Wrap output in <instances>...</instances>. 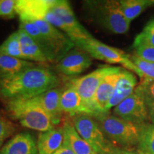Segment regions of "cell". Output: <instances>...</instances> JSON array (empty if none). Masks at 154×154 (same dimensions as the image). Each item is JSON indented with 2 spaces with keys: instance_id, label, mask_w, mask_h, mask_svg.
<instances>
[{
  "instance_id": "7c38bea8",
  "label": "cell",
  "mask_w": 154,
  "mask_h": 154,
  "mask_svg": "<svg viewBox=\"0 0 154 154\" xmlns=\"http://www.w3.org/2000/svg\"><path fill=\"white\" fill-rule=\"evenodd\" d=\"M91 64L92 58L85 51L75 47L58 61L56 69L64 76H76L85 72Z\"/></svg>"
},
{
  "instance_id": "603a6c76",
  "label": "cell",
  "mask_w": 154,
  "mask_h": 154,
  "mask_svg": "<svg viewBox=\"0 0 154 154\" xmlns=\"http://www.w3.org/2000/svg\"><path fill=\"white\" fill-rule=\"evenodd\" d=\"M120 8L128 22H131L146 9L154 5V0H121Z\"/></svg>"
},
{
  "instance_id": "83f0119b",
  "label": "cell",
  "mask_w": 154,
  "mask_h": 154,
  "mask_svg": "<svg viewBox=\"0 0 154 154\" xmlns=\"http://www.w3.org/2000/svg\"><path fill=\"white\" fill-rule=\"evenodd\" d=\"M14 124L8 119L0 114V148L7 139L15 132Z\"/></svg>"
},
{
  "instance_id": "9c48e42d",
  "label": "cell",
  "mask_w": 154,
  "mask_h": 154,
  "mask_svg": "<svg viewBox=\"0 0 154 154\" xmlns=\"http://www.w3.org/2000/svg\"><path fill=\"white\" fill-rule=\"evenodd\" d=\"M113 114L138 126L150 124L143 96L138 88L113 109Z\"/></svg>"
},
{
  "instance_id": "d4e9b609",
  "label": "cell",
  "mask_w": 154,
  "mask_h": 154,
  "mask_svg": "<svg viewBox=\"0 0 154 154\" xmlns=\"http://www.w3.org/2000/svg\"><path fill=\"white\" fill-rule=\"evenodd\" d=\"M0 54L23 59L18 32L11 34L0 45Z\"/></svg>"
},
{
  "instance_id": "e0dca14e",
  "label": "cell",
  "mask_w": 154,
  "mask_h": 154,
  "mask_svg": "<svg viewBox=\"0 0 154 154\" xmlns=\"http://www.w3.org/2000/svg\"><path fill=\"white\" fill-rule=\"evenodd\" d=\"M17 32L19 34L21 51L24 60L39 63L49 62L39 46L26 32L21 29H19Z\"/></svg>"
},
{
  "instance_id": "7402d4cb",
  "label": "cell",
  "mask_w": 154,
  "mask_h": 154,
  "mask_svg": "<svg viewBox=\"0 0 154 154\" xmlns=\"http://www.w3.org/2000/svg\"><path fill=\"white\" fill-rule=\"evenodd\" d=\"M19 21H20V23H19V29L24 30L25 32H26L31 37L33 38L43 51L49 62H54L51 50H50L49 46H48L47 42L44 38V35L35 23L29 20V19L23 18H19Z\"/></svg>"
},
{
  "instance_id": "ac0fdd59",
  "label": "cell",
  "mask_w": 154,
  "mask_h": 154,
  "mask_svg": "<svg viewBox=\"0 0 154 154\" xmlns=\"http://www.w3.org/2000/svg\"><path fill=\"white\" fill-rule=\"evenodd\" d=\"M60 108L61 112L71 117L84 114L82 99L76 88L70 83L66 88H63L60 99Z\"/></svg>"
},
{
  "instance_id": "8992f818",
  "label": "cell",
  "mask_w": 154,
  "mask_h": 154,
  "mask_svg": "<svg viewBox=\"0 0 154 154\" xmlns=\"http://www.w3.org/2000/svg\"><path fill=\"white\" fill-rule=\"evenodd\" d=\"M116 66H102L80 78L72 79L70 84L76 88L82 101L84 114L95 118L96 111L94 105L95 95L101 81L115 70Z\"/></svg>"
},
{
  "instance_id": "cb8c5ba5",
  "label": "cell",
  "mask_w": 154,
  "mask_h": 154,
  "mask_svg": "<svg viewBox=\"0 0 154 154\" xmlns=\"http://www.w3.org/2000/svg\"><path fill=\"white\" fill-rule=\"evenodd\" d=\"M137 150L143 154H154V126L148 124L141 126Z\"/></svg>"
},
{
  "instance_id": "52a82bcc",
  "label": "cell",
  "mask_w": 154,
  "mask_h": 154,
  "mask_svg": "<svg viewBox=\"0 0 154 154\" xmlns=\"http://www.w3.org/2000/svg\"><path fill=\"white\" fill-rule=\"evenodd\" d=\"M72 122L81 137L91 146L96 154H109L115 147L94 117L86 114L76 115L72 117Z\"/></svg>"
},
{
  "instance_id": "836d02e7",
  "label": "cell",
  "mask_w": 154,
  "mask_h": 154,
  "mask_svg": "<svg viewBox=\"0 0 154 154\" xmlns=\"http://www.w3.org/2000/svg\"><path fill=\"white\" fill-rule=\"evenodd\" d=\"M54 154H75L72 149L69 147L66 141H63L62 146L57 150Z\"/></svg>"
},
{
  "instance_id": "6da1fadb",
  "label": "cell",
  "mask_w": 154,
  "mask_h": 154,
  "mask_svg": "<svg viewBox=\"0 0 154 154\" xmlns=\"http://www.w3.org/2000/svg\"><path fill=\"white\" fill-rule=\"evenodd\" d=\"M57 74L46 67L34 66L19 74L0 78V96L4 100L32 99L59 87Z\"/></svg>"
},
{
  "instance_id": "44dd1931",
  "label": "cell",
  "mask_w": 154,
  "mask_h": 154,
  "mask_svg": "<svg viewBox=\"0 0 154 154\" xmlns=\"http://www.w3.org/2000/svg\"><path fill=\"white\" fill-rule=\"evenodd\" d=\"M34 66L36 63L32 61L0 54V78L14 76Z\"/></svg>"
},
{
  "instance_id": "ffe728a7",
  "label": "cell",
  "mask_w": 154,
  "mask_h": 154,
  "mask_svg": "<svg viewBox=\"0 0 154 154\" xmlns=\"http://www.w3.org/2000/svg\"><path fill=\"white\" fill-rule=\"evenodd\" d=\"M64 140L75 154H96L91 146L81 137L71 121H64L62 127Z\"/></svg>"
},
{
  "instance_id": "4dcf8cb0",
  "label": "cell",
  "mask_w": 154,
  "mask_h": 154,
  "mask_svg": "<svg viewBox=\"0 0 154 154\" xmlns=\"http://www.w3.org/2000/svg\"><path fill=\"white\" fill-rule=\"evenodd\" d=\"M144 95L154 101V80H143L137 86Z\"/></svg>"
},
{
  "instance_id": "5b68a950",
  "label": "cell",
  "mask_w": 154,
  "mask_h": 154,
  "mask_svg": "<svg viewBox=\"0 0 154 154\" xmlns=\"http://www.w3.org/2000/svg\"><path fill=\"white\" fill-rule=\"evenodd\" d=\"M74 44L75 47L85 51L92 59L113 64L119 63L122 65L127 70L137 74L140 78L139 70L132 62L131 56L127 54L122 50L107 45L96 39L93 36L85 39L74 42Z\"/></svg>"
},
{
  "instance_id": "8fae6325",
  "label": "cell",
  "mask_w": 154,
  "mask_h": 154,
  "mask_svg": "<svg viewBox=\"0 0 154 154\" xmlns=\"http://www.w3.org/2000/svg\"><path fill=\"white\" fill-rule=\"evenodd\" d=\"M51 10L63 21L67 29L66 35L72 42L85 39L92 35L79 22L70 3L66 0H55Z\"/></svg>"
},
{
  "instance_id": "d6a6232c",
  "label": "cell",
  "mask_w": 154,
  "mask_h": 154,
  "mask_svg": "<svg viewBox=\"0 0 154 154\" xmlns=\"http://www.w3.org/2000/svg\"><path fill=\"white\" fill-rule=\"evenodd\" d=\"M109 154H143L140 153L138 151H133V150H128V149H121V148H119L115 146L113 149L111 150V153Z\"/></svg>"
},
{
  "instance_id": "7a4b0ae2",
  "label": "cell",
  "mask_w": 154,
  "mask_h": 154,
  "mask_svg": "<svg viewBox=\"0 0 154 154\" xmlns=\"http://www.w3.org/2000/svg\"><path fill=\"white\" fill-rule=\"evenodd\" d=\"M5 109L11 119L25 128L40 132L54 128L52 119L34 98L6 101Z\"/></svg>"
},
{
  "instance_id": "484cf974",
  "label": "cell",
  "mask_w": 154,
  "mask_h": 154,
  "mask_svg": "<svg viewBox=\"0 0 154 154\" xmlns=\"http://www.w3.org/2000/svg\"><path fill=\"white\" fill-rule=\"evenodd\" d=\"M154 47V19L149 21L140 34L135 38L133 47Z\"/></svg>"
},
{
  "instance_id": "4fadbf2b",
  "label": "cell",
  "mask_w": 154,
  "mask_h": 154,
  "mask_svg": "<svg viewBox=\"0 0 154 154\" xmlns=\"http://www.w3.org/2000/svg\"><path fill=\"white\" fill-rule=\"evenodd\" d=\"M123 69L124 68L122 67L116 66L115 70L106 76L99 84L94 99V105L96 111L95 118L108 113L106 112V107L112 97Z\"/></svg>"
},
{
  "instance_id": "1f68e13d",
  "label": "cell",
  "mask_w": 154,
  "mask_h": 154,
  "mask_svg": "<svg viewBox=\"0 0 154 154\" xmlns=\"http://www.w3.org/2000/svg\"><path fill=\"white\" fill-rule=\"evenodd\" d=\"M136 88H138V91L141 93L142 96H143L144 101H145L146 107H147L148 113H149L150 124H151L152 125H153L154 126V101L153 100H152L151 98H149V96L144 95V94L140 91V89L138 87Z\"/></svg>"
},
{
  "instance_id": "30bf717a",
  "label": "cell",
  "mask_w": 154,
  "mask_h": 154,
  "mask_svg": "<svg viewBox=\"0 0 154 154\" xmlns=\"http://www.w3.org/2000/svg\"><path fill=\"white\" fill-rule=\"evenodd\" d=\"M29 19L35 23L42 32L51 50L54 62L57 63L69 51L76 47L72 40L64 32L54 26L53 25L50 24L46 21L36 19Z\"/></svg>"
},
{
  "instance_id": "277c9868",
  "label": "cell",
  "mask_w": 154,
  "mask_h": 154,
  "mask_svg": "<svg viewBox=\"0 0 154 154\" xmlns=\"http://www.w3.org/2000/svg\"><path fill=\"white\" fill-rule=\"evenodd\" d=\"M84 5L96 22L109 32L123 34L129 30L131 22L123 14L119 1H86Z\"/></svg>"
},
{
  "instance_id": "f1b7e54d",
  "label": "cell",
  "mask_w": 154,
  "mask_h": 154,
  "mask_svg": "<svg viewBox=\"0 0 154 154\" xmlns=\"http://www.w3.org/2000/svg\"><path fill=\"white\" fill-rule=\"evenodd\" d=\"M17 15V1L0 0V17L5 19H13Z\"/></svg>"
},
{
  "instance_id": "2e32d148",
  "label": "cell",
  "mask_w": 154,
  "mask_h": 154,
  "mask_svg": "<svg viewBox=\"0 0 154 154\" xmlns=\"http://www.w3.org/2000/svg\"><path fill=\"white\" fill-rule=\"evenodd\" d=\"M63 91V88L59 86L34 97L36 101L51 116L55 125L60 123L63 114L60 108V99Z\"/></svg>"
},
{
  "instance_id": "d6986e66",
  "label": "cell",
  "mask_w": 154,
  "mask_h": 154,
  "mask_svg": "<svg viewBox=\"0 0 154 154\" xmlns=\"http://www.w3.org/2000/svg\"><path fill=\"white\" fill-rule=\"evenodd\" d=\"M64 136L62 128L41 132L37 140L38 154H54L62 146Z\"/></svg>"
},
{
  "instance_id": "4316f807",
  "label": "cell",
  "mask_w": 154,
  "mask_h": 154,
  "mask_svg": "<svg viewBox=\"0 0 154 154\" xmlns=\"http://www.w3.org/2000/svg\"><path fill=\"white\" fill-rule=\"evenodd\" d=\"M131 59L139 70L141 81L154 80V63L144 61L135 54L131 56Z\"/></svg>"
},
{
  "instance_id": "3957f363",
  "label": "cell",
  "mask_w": 154,
  "mask_h": 154,
  "mask_svg": "<svg viewBox=\"0 0 154 154\" xmlns=\"http://www.w3.org/2000/svg\"><path fill=\"white\" fill-rule=\"evenodd\" d=\"M94 119L113 146L116 144L120 146L121 149L128 150L137 147L141 126L133 124L113 114H109V113Z\"/></svg>"
},
{
  "instance_id": "5bb4252c",
  "label": "cell",
  "mask_w": 154,
  "mask_h": 154,
  "mask_svg": "<svg viewBox=\"0 0 154 154\" xmlns=\"http://www.w3.org/2000/svg\"><path fill=\"white\" fill-rule=\"evenodd\" d=\"M137 84V78L134 73L127 69H123L112 97L106 107V112L109 113L111 109L118 106L121 102L134 93L138 86Z\"/></svg>"
},
{
  "instance_id": "9a60e30c",
  "label": "cell",
  "mask_w": 154,
  "mask_h": 154,
  "mask_svg": "<svg viewBox=\"0 0 154 154\" xmlns=\"http://www.w3.org/2000/svg\"><path fill=\"white\" fill-rule=\"evenodd\" d=\"M0 154H38L37 144L29 133H20L2 147Z\"/></svg>"
},
{
  "instance_id": "f546056e",
  "label": "cell",
  "mask_w": 154,
  "mask_h": 154,
  "mask_svg": "<svg viewBox=\"0 0 154 154\" xmlns=\"http://www.w3.org/2000/svg\"><path fill=\"white\" fill-rule=\"evenodd\" d=\"M134 54L146 61L154 63V47H139L135 48Z\"/></svg>"
},
{
  "instance_id": "ba28073f",
  "label": "cell",
  "mask_w": 154,
  "mask_h": 154,
  "mask_svg": "<svg viewBox=\"0 0 154 154\" xmlns=\"http://www.w3.org/2000/svg\"><path fill=\"white\" fill-rule=\"evenodd\" d=\"M55 0H18L17 12L19 18L44 20L66 34L63 21L51 10Z\"/></svg>"
}]
</instances>
